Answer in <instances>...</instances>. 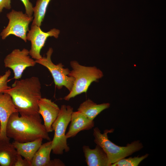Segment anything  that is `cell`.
<instances>
[{
  "label": "cell",
  "instance_id": "8",
  "mask_svg": "<svg viewBox=\"0 0 166 166\" xmlns=\"http://www.w3.org/2000/svg\"><path fill=\"white\" fill-rule=\"evenodd\" d=\"M4 62L6 68L13 70L14 78L15 80L21 78L27 67L34 66L37 63L35 60L30 57L29 51L26 48L21 50L18 49H14L6 57Z\"/></svg>",
  "mask_w": 166,
  "mask_h": 166
},
{
  "label": "cell",
  "instance_id": "13",
  "mask_svg": "<svg viewBox=\"0 0 166 166\" xmlns=\"http://www.w3.org/2000/svg\"><path fill=\"white\" fill-rule=\"evenodd\" d=\"M82 149L88 166H111L106 153L98 145L96 144L93 149L84 145Z\"/></svg>",
  "mask_w": 166,
  "mask_h": 166
},
{
  "label": "cell",
  "instance_id": "19",
  "mask_svg": "<svg viewBox=\"0 0 166 166\" xmlns=\"http://www.w3.org/2000/svg\"><path fill=\"white\" fill-rule=\"evenodd\" d=\"M148 155L147 154L140 157H131L128 158H124L112 164L111 166H137Z\"/></svg>",
  "mask_w": 166,
  "mask_h": 166
},
{
  "label": "cell",
  "instance_id": "12",
  "mask_svg": "<svg viewBox=\"0 0 166 166\" xmlns=\"http://www.w3.org/2000/svg\"><path fill=\"white\" fill-rule=\"evenodd\" d=\"M70 122L68 130L65 135L67 139L74 137L80 131L92 129L94 125L93 121L90 120L78 111L73 112Z\"/></svg>",
  "mask_w": 166,
  "mask_h": 166
},
{
  "label": "cell",
  "instance_id": "9",
  "mask_svg": "<svg viewBox=\"0 0 166 166\" xmlns=\"http://www.w3.org/2000/svg\"><path fill=\"white\" fill-rule=\"evenodd\" d=\"M60 33L59 30L53 28L47 32L43 31L40 27L32 25L31 29L26 35V39L31 42V46L29 54L31 57L36 60L42 57L40 52L44 46L47 38L49 37L57 38Z\"/></svg>",
  "mask_w": 166,
  "mask_h": 166
},
{
  "label": "cell",
  "instance_id": "14",
  "mask_svg": "<svg viewBox=\"0 0 166 166\" xmlns=\"http://www.w3.org/2000/svg\"><path fill=\"white\" fill-rule=\"evenodd\" d=\"M52 140L42 144L35 153L31 162V166H58L59 159L51 160L50 154L52 150Z\"/></svg>",
  "mask_w": 166,
  "mask_h": 166
},
{
  "label": "cell",
  "instance_id": "6",
  "mask_svg": "<svg viewBox=\"0 0 166 166\" xmlns=\"http://www.w3.org/2000/svg\"><path fill=\"white\" fill-rule=\"evenodd\" d=\"M53 52V49L50 48L46 53V57H42L39 60H35V61L48 69L57 89H60L65 86L70 92L73 85L74 78L69 76L70 70L68 68H64L62 63L55 65L52 62L51 56Z\"/></svg>",
  "mask_w": 166,
  "mask_h": 166
},
{
  "label": "cell",
  "instance_id": "7",
  "mask_svg": "<svg viewBox=\"0 0 166 166\" xmlns=\"http://www.w3.org/2000/svg\"><path fill=\"white\" fill-rule=\"evenodd\" d=\"M9 19L7 26L0 34L4 40L10 35H14L26 42L27 32L29 30V25L33 20V17H30L22 11L12 10L6 14Z\"/></svg>",
  "mask_w": 166,
  "mask_h": 166
},
{
  "label": "cell",
  "instance_id": "24",
  "mask_svg": "<svg viewBox=\"0 0 166 166\" xmlns=\"http://www.w3.org/2000/svg\"><path fill=\"white\" fill-rule=\"evenodd\" d=\"M0 131H1V124H0Z\"/></svg>",
  "mask_w": 166,
  "mask_h": 166
},
{
  "label": "cell",
  "instance_id": "23",
  "mask_svg": "<svg viewBox=\"0 0 166 166\" xmlns=\"http://www.w3.org/2000/svg\"><path fill=\"white\" fill-rule=\"evenodd\" d=\"M4 8L7 9H11V0H0V14Z\"/></svg>",
  "mask_w": 166,
  "mask_h": 166
},
{
  "label": "cell",
  "instance_id": "2",
  "mask_svg": "<svg viewBox=\"0 0 166 166\" xmlns=\"http://www.w3.org/2000/svg\"><path fill=\"white\" fill-rule=\"evenodd\" d=\"M48 133L42 123L40 116H20L18 112L11 115L6 128L7 137L21 143L39 138L50 140Z\"/></svg>",
  "mask_w": 166,
  "mask_h": 166
},
{
  "label": "cell",
  "instance_id": "18",
  "mask_svg": "<svg viewBox=\"0 0 166 166\" xmlns=\"http://www.w3.org/2000/svg\"><path fill=\"white\" fill-rule=\"evenodd\" d=\"M51 0H37L33 7L34 13L32 25L40 27L43 22L48 5Z\"/></svg>",
  "mask_w": 166,
  "mask_h": 166
},
{
  "label": "cell",
  "instance_id": "5",
  "mask_svg": "<svg viewBox=\"0 0 166 166\" xmlns=\"http://www.w3.org/2000/svg\"><path fill=\"white\" fill-rule=\"evenodd\" d=\"M73 112V108L70 105H62L57 118L52 125L54 133L52 140V151L55 154L61 155L64 152L69 151L65 136L66 131Z\"/></svg>",
  "mask_w": 166,
  "mask_h": 166
},
{
  "label": "cell",
  "instance_id": "22",
  "mask_svg": "<svg viewBox=\"0 0 166 166\" xmlns=\"http://www.w3.org/2000/svg\"><path fill=\"white\" fill-rule=\"evenodd\" d=\"M14 166H31V164L26 159L18 154Z\"/></svg>",
  "mask_w": 166,
  "mask_h": 166
},
{
  "label": "cell",
  "instance_id": "10",
  "mask_svg": "<svg viewBox=\"0 0 166 166\" xmlns=\"http://www.w3.org/2000/svg\"><path fill=\"white\" fill-rule=\"evenodd\" d=\"M18 112L10 96L6 93H0V140H8L6 128L8 120L14 113Z\"/></svg>",
  "mask_w": 166,
  "mask_h": 166
},
{
  "label": "cell",
  "instance_id": "17",
  "mask_svg": "<svg viewBox=\"0 0 166 166\" xmlns=\"http://www.w3.org/2000/svg\"><path fill=\"white\" fill-rule=\"evenodd\" d=\"M110 106L109 103L97 104L91 100L88 99L80 104L77 111L85 115L90 120L93 121L100 113L108 108Z\"/></svg>",
  "mask_w": 166,
  "mask_h": 166
},
{
  "label": "cell",
  "instance_id": "16",
  "mask_svg": "<svg viewBox=\"0 0 166 166\" xmlns=\"http://www.w3.org/2000/svg\"><path fill=\"white\" fill-rule=\"evenodd\" d=\"M10 140H0V166H14L17 151Z\"/></svg>",
  "mask_w": 166,
  "mask_h": 166
},
{
  "label": "cell",
  "instance_id": "4",
  "mask_svg": "<svg viewBox=\"0 0 166 166\" xmlns=\"http://www.w3.org/2000/svg\"><path fill=\"white\" fill-rule=\"evenodd\" d=\"M70 65L72 70L69 76L74 77L75 80L72 89L63 98L67 101L78 95L86 93L92 82L103 76L101 71L95 66H83L75 61H71Z\"/></svg>",
  "mask_w": 166,
  "mask_h": 166
},
{
  "label": "cell",
  "instance_id": "21",
  "mask_svg": "<svg viewBox=\"0 0 166 166\" xmlns=\"http://www.w3.org/2000/svg\"><path fill=\"white\" fill-rule=\"evenodd\" d=\"M23 4L26 14L30 17L32 16L33 13V7L32 4L29 0H20Z\"/></svg>",
  "mask_w": 166,
  "mask_h": 166
},
{
  "label": "cell",
  "instance_id": "3",
  "mask_svg": "<svg viewBox=\"0 0 166 166\" xmlns=\"http://www.w3.org/2000/svg\"><path fill=\"white\" fill-rule=\"evenodd\" d=\"M114 131L113 129H106L102 133L97 127L93 130L94 142L99 146L106 153L112 164L142 148L143 145L139 140L135 141L125 146H120L112 142L109 139L108 134Z\"/></svg>",
  "mask_w": 166,
  "mask_h": 166
},
{
  "label": "cell",
  "instance_id": "20",
  "mask_svg": "<svg viewBox=\"0 0 166 166\" xmlns=\"http://www.w3.org/2000/svg\"><path fill=\"white\" fill-rule=\"evenodd\" d=\"M10 74L11 71L9 69L3 75L0 76V93H3L10 88L7 85L8 78Z\"/></svg>",
  "mask_w": 166,
  "mask_h": 166
},
{
  "label": "cell",
  "instance_id": "11",
  "mask_svg": "<svg viewBox=\"0 0 166 166\" xmlns=\"http://www.w3.org/2000/svg\"><path fill=\"white\" fill-rule=\"evenodd\" d=\"M38 113L44 120V125L48 132L53 131L52 125L57 118L60 108L50 100L42 97L38 101Z\"/></svg>",
  "mask_w": 166,
  "mask_h": 166
},
{
  "label": "cell",
  "instance_id": "1",
  "mask_svg": "<svg viewBox=\"0 0 166 166\" xmlns=\"http://www.w3.org/2000/svg\"><path fill=\"white\" fill-rule=\"evenodd\" d=\"M41 89L39 78L33 76L15 80L11 87L3 93L10 96L20 115L40 116L38 102L42 97Z\"/></svg>",
  "mask_w": 166,
  "mask_h": 166
},
{
  "label": "cell",
  "instance_id": "15",
  "mask_svg": "<svg viewBox=\"0 0 166 166\" xmlns=\"http://www.w3.org/2000/svg\"><path fill=\"white\" fill-rule=\"evenodd\" d=\"M43 139L39 138L34 140L24 143L12 142L17 153L26 160L30 164L35 153L42 144Z\"/></svg>",
  "mask_w": 166,
  "mask_h": 166
}]
</instances>
